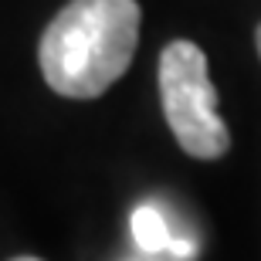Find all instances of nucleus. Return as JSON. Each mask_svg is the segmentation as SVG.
Masks as SVG:
<instances>
[{"mask_svg": "<svg viewBox=\"0 0 261 261\" xmlns=\"http://www.w3.org/2000/svg\"><path fill=\"white\" fill-rule=\"evenodd\" d=\"M136 0H68L41 34V75L65 98H98L126 75L139 44Z\"/></svg>", "mask_w": 261, "mask_h": 261, "instance_id": "f257e3e1", "label": "nucleus"}, {"mask_svg": "<svg viewBox=\"0 0 261 261\" xmlns=\"http://www.w3.org/2000/svg\"><path fill=\"white\" fill-rule=\"evenodd\" d=\"M10 261H41V258H31V254H20V258H10Z\"/></svg>", "mask_w": 261, "mask_h": 261, "instance_id": "423d86ee", "label": "nucleus"}, {"mask_svg": "<svg viewBox=\"0 0 261 261\" xmlns=\"http://www.w3.org/2000/svg\"><path fill=\"white\" fill-rule=\"evenodd\" d=\"M170 251H173L176 258H194V254H197V244L194 241H184V238H173Z\"/></svg>", "mask_w": 261, "mask_h": 261, "instance_id": "20e7f679", "label": "nucleus"}, {"mask_svg": "<svg viewBox=\"0 0 261 261\" xmlns=\"http://www.w3.org/2000/svg\"><path fill=\"white\" fill-rule=\"evenodd\" d=\"M160 98L176 146L194 160H221L231 149V129L217 112V88L207 55L194 41H170L160 55Z\"/></svg>", "mask_w": 261, "mask_h": 261, "instance_id": "f03ea898", "label": "nucleus"}, {"mask_svg": "<svg viewBox=\"0 0 261 261\" xmlns=\"http://www.w3.org/2000/svg\"><path fill=\"white\" fill-rule=\"evenodd\" d=\"M254 44H258V58H261V24H258V31H254Z\"/></svg>", "mask_w": 261, "mask_h": 261, "instance_id": "39448f33", "label": "nucleus"}, {"mask_svg": "<svg viewBox=\"0 0 261 261\" xmlns=\"http://www.w3.org/2000/svg\"><path fill=\"white\" fill-rule=\"evenodd\" d=\"M129 227L143 251H170V244H173V234L166 227L160 207H153V203H139L129 217Z\"/></svg>", "mask_w": 261, "mask_h": 261, "instance_id": "7ed1b4c3", "label": "nucleus"}]
</instances>
